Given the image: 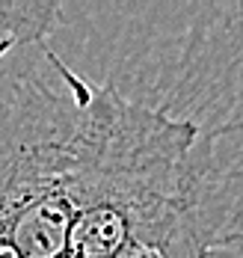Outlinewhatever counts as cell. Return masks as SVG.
<instances>
[{
	"mask_svg": "<svg viewBox=\"0 0 243 258\" xmlns=\"http://www.w3.org/2000/svg\"><path fill=\"white\" fill-rule=\"evenodd\" d=\"M39 51L27 72L0 75V258H89L122 223V98Z\"/></svg>",
	"mask_w": 243,
	"mask_h": 258,
	"instance_id": "6da1fadb",
	"label": "cell"
},
{
	"mask_svg": "<svg viewBox=\"0 0 243 258\" xmlns=\"http://www.w3.org/2000/svg\"><path fill=\"white\" fill-rule=\"evenodd\" d=\"M59 24L56 0H24L0 3V59L15 48L45 45L48 33Z\"/></svg>",
	"mask_w": 243,
	"mask_h": 258,
	"instance_id": "7a4b0ae2",
	"label": "cell"
},
{
	"mask_svg": "<svg viewBox=\"0 0 243 258\" xmlns=\"http://www.w3.org/2000/svg\"><path fill=\"white\" fill-rule=\"evenodd\" d=\"M134 258H154V255H134ZM208 258H243V237L228 240V243H222V246H216Z\"/></svg>",
	"mask_w": 243,
	"mask_h": 258,
	"instance_id": "3957f363",
	"label": "cell"
}]
</instances>
